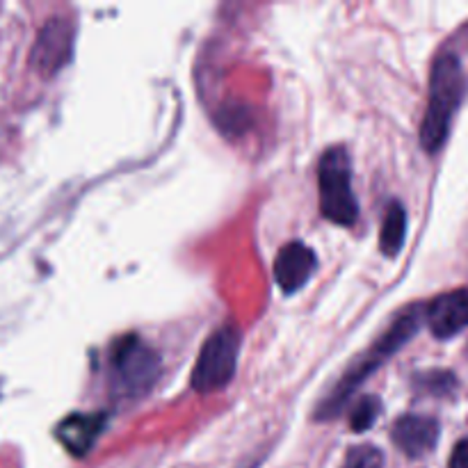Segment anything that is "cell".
Returning a JSON list of instances; mask_svg holds the SVG:
<instances>
[{
    "label": "cell",
    "instance_id": "3",
    "mask_svg": "<svg viewBox=\"0 0 468 468\" xmlns=\"http://www.w3.org/2000/svg\"><path fill=\"white\" fill-rule=\"evenodd\" d=\"M320 213L336 227H352L359 218L355 190H352V160L346 146L324 151L318 167Z\"/></svg>",
    "mask_w": 468,
    "mask_h": 468
},
{
    "label": "cell",
    "instance_id": "14",
    "mask_svg": "<svg viewBox=\"0 0 468 468\" xmlns=\"http://www.w3.org/2000/svg\"><path fill=\"white\" fill-rule=\"evenodd\" d=\"M451 468H468V439L460 441L451 455Z\"/></svg>",
    "mask_w": 468,
    "mask_h": 468
},
{
    "label": "cell",
    "instance_id": "6",
    "mask_svg": "<svg viewBox=\"0 0 468 468\" xmlns=\"http://www.w3.org/2000/svg\"><path fill=\"white\" fill-rule=\"evenodd\" d=\"M73 35L76 30L69 18H53L46 23L35 48H32V64L44 73L58 71L71 59Z\"/></svg>",
    "mask_w": 468,
    "mask_h": 468
},
{
    "label": "cell",
    "instance_id": "4",
    "mask_svg": "<svg viewBox=\"0 0 468 468\" xmlns=\"http://www.w3.org/2000/svg\"><path fill=\"white\" fill-rule=\"evenodd\" d=\"M238 355H240V332L233 324L215 329L206 338L195 370H192V388L199 393H215L229 387L236 375Z\"/></svg>",
    "mask_w": 468,
    "mask_h": 468
},
{
    "label": "cell",
    "instance_id": "12",
    "mask_svg": "<svg viewBox=\"0 0 468 468\" xmlns=\"http://www.w3.org/2000/svg\"><path fill=\"white\" fill-rule=\"evenodd\" d=\"M379 411H382V405L378 402V398L375 396L361 398L350 414L352 430H355V432H366V430H370L373 428L375 419L379 416Z\"/></svg>",
    "mask_w": 468,
    "mask_h": 468
},
{
    "label": "cell",
    "instance_id": "1",
    "mask_svg": "<svg viewBox=\"0 0 468 468\" xmlns=\"http://www.w3.org/2000/svg\"><path fill=\"white\" fill-rule=\"evenodd\" d=\"M466 91L464 69L455 55L446 53L434 62L430 76V101L420 128V144L428 154H437L448 140L452 117Z\"/></svg>",
    "mask_w": 468,
    "mask_h": 468
},
{
    "label": "cell",
    "instance_id": "10",
    "mask_svg": "<svg viewBox=\"0 0 468 468\" xmlns=\"http://www.w3.org/2000/svg\"><path fill=\"white\" fill-rule=\"evenodd\" d=\"M103 425V414H73L59 423L58 439L71 455L82 457L91 451Z\"/></svg>",
    "mask_w": 468,
    "mask_h": 468
},
{
    "label": "cell",
    "instance_id": "2",
    "mask_svg": "<svg viewBox=\"0 0 468 468\" xmlns=\"http://www.w3.org/2000/svg\"><path fill=\"white\" fill-rule=\"evenodd\" d=\"M423 315L425 314L420 306L405 311V314H402L400 318H398L396 323L388 327V332L384 334V336L379 338V341L375 343V346L370 347V350L366 352V355L361 356V359L356 361V364L352 366L346 375H343V379L336 384V388L332 391V396L323 402V411H320V414H324V416L336 414V411L346 405L347 398H350L352 393L359 388V384L364 382V379H368L375 370L382 368L384 361L391 359V356L396 355V352L400 350L407 341H411V338H414V334L419 332Z\"/></svg>",
    "mask_w": 468,
    "mask_h": 468
},
{
    "label": "cell",
    "instance_id": "7",
    "mask_svg": "<svg viewBox=\"0 0 468 468\" xmlns=\"http://www.w3.org/2000/svg\"><path fill=\"white\" fill-rule=\"evenodd\" d=\"M315 268H318V259L311 247L302 242H288L274 261V279L286 295H292L302 286H306Z\"/></svg>",
    "mask_w": 468,
    "mask_h": 468
},
{
    "label": "cell",
    "instance_id": "5",
    "mask_svg": "<svg viewBox=\"0 0 468 468\" xmlns=\"http://www.w3.org/2000/svg\"><path fill=\"white\" fill-rule=\"evenodd\" d=\"M112 384L122 396H140L158 378V355L137 336H126L114 346Z\"/></svg>",
    "mask_w": 468,
    "mask_h": 468
},
{
    "label": "cell",
    "instance_id": "8",
    "mask_svg": "<svg viewBox=\"0 0 468 468\" xmlns=\"http://www.w3.org/2000/svg\"><path fill=\"white\" fill-rule=\"evenodd\" d=\"M430 329L437 338H451L468 327V288L437 297L425 311Z\"/></svg>",
    "mask_w": 468,
    "mask_h": 468
},
{
    "label": "cell",
    "instance_id": "11",
    "mask_svg": "<svg viewBox=\"0 0 468 468\" xmlns=\"http://www.w3.org/2000/svg\"><path fill=\"white\" fill-rule=\"evenodd\" d=\"M407 238V210L402 208V204L393 201L388 206L387 215H384L382 224V236H379V247L387 256H396L402 250Z\"/></svg>",
    "mask_w": 468,
    "mask_h": 468
},
{
    "label": "cell",
    "instance_id": "13",
    "mask_svg": "<svg viewBox=\"0 0 468 468\" xmlns=\"http://www.w3.org/2000/svg\"><path fill=\"white\" fill-rule=\"evenodd\" d=\"M384 455L375 446H356L347 452L343 468H382Z\"/></svg>",
    "mask_w": 468,
    "mask_h": 468
},
{
    "label": "cell",
    "instance_id": "9",
    "mask_svg": "<svg viewBox=\"0 0 468 468\" xmlns=\"http://www.w3.org/2000/svg\"><path fill=\"white\" fill-rule=\"evenodd\" d=\"M393 441L407 457H425L439 441V423L428 416H402L393 425Z\"/></svg>",
    "mask_w": 468,
    "mask_h": 468
}]
</instances>
